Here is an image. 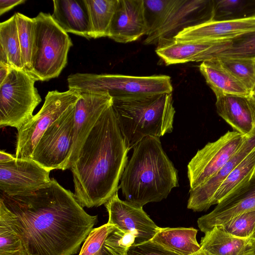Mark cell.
Listing matches in <instances>:
<instances>
[{
  "mask_svg": "<svg viewBox=\"0 0 255 255\" xmlns=\"http://www.w3.org/2000/svg\"><path fill=\"white\" fill-rule=\"evenodd\" d=\"M0 205L19 234L27 255H74L97 221L88 214L74 193L54 179L29 194L0 192Z\"/></svg>",
  "mask_w": 255,
  "mask_h": 255,
  "instance_id": "1",
  "label": "cell"
},
{
  "mask_svg": "<svg viewBox=\"0 0 255 255\" xmlns=\"http://www.w3.org/2000/svg\"><path fill=\"white\" fill-rule=\"evenodd\" d=\"M129 150L112 105L97 122L70 168L74 195L83 207L105 204L118 192Z\"/></svg>",
  "mask_w": 255,
  "mask_h": 255,
  "instance_id": "2",
  "label": "cell"
},
{
  "mask_svg": "<svg viewBox=\"0 0 255 255\" xmlns=\"http://www.w3.org/2000/svg\"><path fill=\"white\" fill-rule=\"evenodd\" d=\"M126 201L142 207L167 198L178 186L177 170L164 151L160 138L144 137L133 147L121 178Z\"/></svg>",
  "mask_w": 255,
  "mask_h": 255,
  "instance_id": "3",
  "label": "cell"
},
{
  "mask_svg": "<svg viewBox=\"0 0 255 255\" xmlns=\"http://www.w3.org/2000/svg\"><path fill=\"white\" fill-rule=\"evenodd\" d=\"M172 93L113 98L119 126L130 150L148 135L160 137L173 129Z\"/></svg>",
  "mask_w": 255,
  "mask_h": 255,
  "instance_id": "4",
  "label": "cell"
},
{
  "mask_svg": "<svg viewBox=\"0 0 255 255\" xmlns=\"http://www.w3.org/2000/svg\"><path fill=\"white\" fill-rule=\"evenodd\" d=\"M69 89L81 92L108 93L112 98L172 93L167 75L134 76L120 74L77 73L67 78Z\"/></svg>",
  "mask_w": 255,
  "mask_h": 255,
  "instance_id": "5",
  "label": "cell"
},
{
  "mask_svg": "<svg viewBox=\"0 0 255 255\" xmlns=\"http://www.w3.org/2000/svg\"><path fill=\"white\" fill-rule=\"evenodd\" d=\"M33 18L35 37L32 75L37 81H48L58 77L67 65L72 42L49 13L40 12Z\"/></svg>",
  "mask_w": 255,
  "mask_h": 255,
  "instance_id": "6",
  "label": "cell"
},
{
  "mask_svg": "<svg viewBox=\"0 0 255 255\" xmlns=\"http://www.w3.org/2000/svg\"><path fill=\"white\" fill-rule=\"evenodd\" d=\"M37 80L23 70L11 68L0 84V128L11 127L17 130L33 116L41 98L34 86Z\"/></svg>",
  "mask_w": 255,
  "mask_h": 255,
  "instance_id": "7",
  "label": "cell"
},
{
  "mask_svg": "<svg viewBox=\"0 0 255 255\" xmlns=\"http://www.w3.org/2000/svg\"><path fill=\"white\" fill-rule=\"evenodd\" d=\"M80 97V92L75 90L49 91L40 111L18 130L14 156L31 159L44 132L70 106L76 104Z\"/></svg>",
  "mask_w": 255,
  "mask_h": 255,
  "instance_id": "8",
  "label": "cell"
},
{
  "mask_svg": "<svg viewBox=\"0 0 255 255\" xmlns=\"http://www.w3.org/2000/svg\"><path fill=\"white\" fill-rule=\"evenodd\" d=\"M75 105L48 127L34 148L31 159L48 171L68 169L73 146Z\"/></svg>",
  "mask_w": 255,
  "mask_h": 255,
  "instance_id": "9",
  "label": "cell"
},
{
  "mask_svg": "<svg viewBox=\"0 0 255 255\" xmlns=\"http://www.w3.org/2000/svg\"><path fill=\"white\" fill-rule=\"evenodd\" d=\"M249 136L235 130L228 131L198 150L187 166L190 189L199 186L215 175L237 153Z\"/></svg>",
  "mask_w": 255,
  "mask_h": 255,
  "instance_id": "10",
  "label": "cell"
},
{
  "mask_svg": "<svg viewBox=\"0 0 255 255\" xmlns=\"http://www.w3.org/2000/svg\"><path fill=\"white\" fill-rule=\"evenodd\" d=\"M50 171L32 159L0 163V190L8 196L29 194L48 186Z\"/></svg>",
  "mask_w": 255,
  "mask_h": 255,
  "instance_id": "11",
  "label": "cell"
},
{
  "mask_svg": "<svg viewBox=\"0 0 255 255\" xmlns=\"http://www.w3.org/2000/svg\"><path fill=\"white\" fill-rule=\"evenodd\" d=\"M104 205L109 214L108 223L133 234L135 244L151 240L159 229L142 207L121 200L118 192Z\"/></svg>",
  "mask_w": 255,
  "mask_h": 255,
  "instance_id": "12",
  "label": "cell"
},
{
  "mask_svg": "<svg viewBox=\"0 0 255 255\" xmlns=\"http://www.w3.org/2000/svg\"><path fill=\"white\" fill-rule=\"evenodd\" d=\"M80 97L75 106L73 146L68 169L76 160L89 133L104 112L113 104L108 93L79 91Z\"/></svg>",
  "mask_w": 255,
  "mask_h": 255,
  "instance_id": "13",
  "label": "cell"
},
{
  "mask_svg": "<svg viewBox=\"0 0 255 255\" xmlns=\"http://www.w3.org/2000/svg\"><path fill=\"white\" fill-rule=\"evenodd\" d=\"M253 209H255V170L248 181L221 200L211 212L200 217L198 226L205 233Z\"/></svg>",
  "mask_w": 255,
  "mask_h": 255,
  "instance_id": "14",
  "label": "cell"
},
{
  "mask_svg": "<svg viewBox=\"0 0 255 255\" xmlns=\"http://www.w3.org/2000/svg\"><path fill=\"white\" fill-rule=\"evenodd\" d=\"M255 31V16L226 20H209L184 28L171 39L176 41L232 40Z\"/></svg>",
  "mask_w": 255,
  "mask_h": 255,
  "instance_id": "15",
  "label": "cell"
},
{
  "mask_svg": "<svg viewBox=\"0 0 255 255\" xmlns=\"http://www.w3.org/2000/svg\"><path fill=\"white\" fill-rule=\"evenodd\" d=\"M147 32L143 0H118L108 37L126 43L147 35Z\"/></svg>",
  "mask_w": 255,
  "mask_h": 255,
  "instance_id": "16",
  "label": "cell"
},
{
  "mask_svg": "<svg viewBox=\"0 0 255 255\" xmlns=\"http://www.w3.org/2000/svg\"><path fill=\"white\" fill-rule=\"evenodd\" d=\"M213 0H176V2L162 25L153 34L147 36L145 44H154L170 40L172 35L176 34L177 29L182 30L185 24L200 20L202 22L208 21L206 13H212ZM178 32V31H177Z\"/></svg>",
  "mask_w": 255,
  "mask_h": 255,
  "instance_id": "17",
  "label": "cell"
},
{
  "mask_svg": "<svg viewBox=\"0 0 255 255\" xmlns=\"http://www.w3.org/2000/svg\"><path fill=\"white\" fill-rule=\"evenodd\" d=\"M255 147V132L248 137L237 153L215 175L199 186L190 189L187 208L195 212L207 210L222 182Z\"/></svg>",
  "mask_w": 255,
  "mask_h": 255,
  "instance_id": "18",
  "label": "cell"
},
{
  "mask_svg": "<svg viewBox=\"0 0 255 255\" xmlns=\"http://www.w3.org/2000/svg\"><path fill=\"white\" fill-rule=\"evenodd\" d=\"M225 41L168 40L159 43L157 55L167 65L210 59Z\"/></svg>",
  "mask_w": 255,
  "mask_h": 255,
  "instance_id": "19",
  "label": "cell"
},
{
  "mask_svg": "<svg viewBox=\"0 0 255 255\" xmlns=\"http://www.w3.org/2000/svg\"><path fill=\"white\" fill-rule=\"evenodd\" d=\"M216 111L235 131L250 136L255 132V110L249 97L226 95L216 97Z\"/></svg>",
  "mask_w": 255,
  "mask_h": 255,
  "instance_id": "20",
  "label": "cell"
},
{
  "mask_svg": "<svg viewBox=\"0 0 255 255\" xmlns=\"http://www.w3.org/2000/svg\"><path fill=\"white\" fill-rule=\"evenodd\" d=\"M54 20L66 32L93 38L88 6L86 0H53Z\"/></svg>",
  "mask_w": 255,
  "mask_h": 255,
  "instance_id": "21",
  "label": "cell"
},
{
  "mask_svg": "<svg viewBox=\"0 0 255 255\" xmlns=\"http://www.w3.org/2000/svg\"><path fill=\"white\" fill-rule=\"evenodd\" d=\"M201 249L213 255H255V236L242 238L227 232L217 226L205 233Z\"/></svg>",
  "mask_w": 255,
  "mask_h": 255,
  "instance_id": "22",
  "label": "cell"
},
{
  "mask_svg": "<svg viewBox=\"0 0 255 255\" xmlns=\"http://www.w3.org/2000/svg\"><path fill=\"white\" fill-rule=\"evenodd\" d=\"M200 72L207 85L216 97L226 95H235L249 97L251 92L216 59H211L201 62Z\"/></svg>",
  "mask_w": 255,
  "mask_h": 255,
  "instance_id": "23",
  "label": "cell"
},
{
  "mask_svg": "<svg viewBox=\"0 0 255 255\" xmlns=\"http://www.w3.org/2000/svg\"><path fill=\"white\" fill-rule=\"evenodd\" d=\"M193 228H159L151 240L180 255H191L201 249Z\"/></svg>",
  "mask_w": 255,
  "mask_h": 255,
  "instance_id": "24",
  "label": "cell"
},
{
  "mask_svg": "<svg viewBox=\"0 0 255 255\" xmlns=\"http://www.w3.org/2000/svg\"><path fill=\"white\" fill-rule=\"evenodd\" d=\"M0 63L23 70L14 14L0 23Z\"/></svg>",
  "mask_w": 255,
  "mask_h": 255,
  "instance_id": "25",
  "label": "cell"
},
{
  "mask_svg": "<svg viewBox=\"0 0 255 255\" xmlns=\"http://www.w3.org/2000/svg\"><path fill=\"white\" fill-rule=\"evenodd\" d=\"M255 170V147L232 170L214 194L211 206L217 205L224 198L248 181Z\"/></svg>",
  "mask_w": 255,
  "mask_h": 255,
  "instance_id": "26",
  "label": "cell"
},
{
  "mask_svg": "<svg viewBox=\"0 0 255 255\" xmlns=\"http://www.w3.org/2000/svg\"><path fill=\"white\" fill-rule=\"evenodd\" d=\"M92 28L93 38L108 37L118 0H86Z\"/></svg>",
  "mask_w": 255,
  "mask_h": 255,
  "instance_id": "27",
  "label": "cell"
},
{
  "mask_svg": "<svg viewBox=\"0 0 255 255\" xmlns=\"http://www.w3.org/2000/svg\"><path fill=\"white\" fill-rule=\"evenodd\" d=\"M255 16V0H213L211 20H233Z\"/></svg>",
  "mask_w": 255,
  "mask_h": 255,
  "instance_id": "28",
  "label": "cell"
},
{
  "mask_svg": "<svg viewBox=\"0 0 255 255\" xmlns=\"http://www.w3.org/2000/svg\"><path fill=\"white\" fill-rule=\"evenodd\" d=\"M0 255H27L22 240L4 207L0 205Z\"/></svg>",
  "mask_w": 255,
  "mask_h": 255,
  "instance_id": "29",
  "label": "cell"
},
{
  "mask_svg": "<svg viewBox=\"0 0 255 255\" xmlns=\"http://www.w3.org/2000/svg\"><path fill=\"white\" fill-rule=\"evenodd\" d=\"M14 14L16 18L23 70L32 75V56L35 37L34 18L28 17L19 12H16Z\"/></svg>",
  "mask_w": 255,
  "mask_h": 255,
  "instance_id": "30",
  "label": "cell"
},
{
  "mask_svg": "<svg viewBox=\"0 0 255 255\" xmlns=\"http://www.w3.org/2000/svg\"><path fill=\"white\" fill-rule=\"evenodd\" d=\"M221 65L239 80L252 93L255 87L254 59L216 57ZM213 59V58H212Z\"/></svg>",
  "mask_w": 255,
  "mask_h": 255,
  "instance_id": "31",
  "label": "cell"
},
{
  "mask_svg": "<svg viewBox=\"0 0 255 255\" xmlns=\"http://www.w3.org/2000/svg\"><path fill=\"white\" fill-rule=\"evenodd\" d=\"M222 57L255 59V31L230 41L211 59Z\"/></svg>",
  "mask_w": 255,
  "mask_h": 255,
  "instance_id": "32",
  "label": "cell"
},
{
  "mask_svg": "<svg viewBox=\"0 0 255 255\" xmlns=\"http://www.w3.org/2000/svg\"><path fill=\"white\" fill-rule=\"evenodd\" d=\"M149 36L162 25L174 6L176 0H143Z\"/></svg>",
  "mask_w": 255,
  "mask_h": 255,
  "instance_id": "33",
  "label": "cell"
},
{
  "mask_svg": "<svg viewBox=\"0 0 255 255\" xmlns=\"http://www.w3.org/2000/svg\"><path fill=\"white\" fill-rule=\"evenodd\" d=\"M227 232L235 236L247 238L255 234V209L245 212L223 225Z\"/></svg>",
  "mask_w": 255,
  "mask_h": 255,
  "instance_id": "34",
  "label": "cell"
},
{
  "mask_svg": "<svg viewBox=\"0 0 255 255\" xmlns=\"http://www.w3.org/2000/svg\"><path fill=\"white\" fill-rule=\"evenodd\" d=\"M135 237L131 233L117 228L109 234L103 246L111 255H127L129 248L135 244Z\"/></svg>",
  "mask_w": 255,
  "mask_h": 255,
  "instance_id": "35",
  "label": "cell"
},
{
  "mask_svg": "<svg viewBox=\"0 0 255 255\" xmlns=\"http://www.w3.org/2000/svg\"><path fill=\"white\" fill-rule=\"evenodd\" d=\"M115 227L107 223L93 229L85 239L79 255H95L101 249L107 237Z\"/></svg>",
  "mask_w": 255,
  "mask_h": 255,
  "instance_id": "36",
  "label": "cell"
},
{
  "mask_svg": "<svg viewBox=\"0 0 255 255\" xmlns=\"http://www.w3.org/2000/svg\"><path fill=\"white\" fill-rule=\"evenodd\" d=\"M127 255H180L151 240L134 244L128 250Z\"/></svg>",
  "mask_w": 255,
  "mask_h": 255,
  "instance_id": "37",
  "label": "cell"
},
{
  "mask_svg": "<svg viewBox=\"0 0 255 255\" xmlns=\"http://www.w3.org/2000/svg\"><path fill=\"white\" fill-rule=\"evenodd\" d=\"M25 0H0V15L9 10L14 6L23 3Z\"/></svg>",
  "mask_w": 255,
  "mask_h": 255,
  "instance_id": "38",
  "label": "cell"
},
{
  "mask_svg": "<svg viewBox=\"0 0 255 255\" xmlns=\"http://www.w3.org/2000/svg\"><path fill=\"white\" fill-rule=\"evenodd\" d=\"M11 67L0 63V84L3 83L10 73Z\"/></svg>",
  "mask_w": 255,
  "mask_h": 255,
  "instance_id": "39",
  "label": "cell"
},
{
  "mask_svg": "<svg viewBox=\"0 0 255 255\" xmlns=\"http://www.w3.org/2000/svg\"><path fill=\"white\" fill-rule=\"evenodd\" d=\"M15 158L13 155L6 153L3 150L0 151V163H6Z\"/></svg>",
  "mask_w": 255,
  "mask_h": 255,
  "instance_id": "40",
  "label": "cell"
},
{
  "mask_svg": "<svg viewBox=\"0 0 255 255\" xmlns=\"http://www.w3.org/2000/svg\"><path fill=\"white\" fill-rule=\"evenodd\" d=\"M191 255H213L208 252L202 249H200L199 251L197 252L194 253V254Z\"/></svg>",
  "mask_w": 255,
  "mask_h": 255,
  "instance_id": "41",
  "label": "cell"
},
{
  "mask_svg": "<svg viewBox=\"0 0 255 255\" xmlns=\"http://www.w3.org/2000/svg\"><path fill=\"white\" fill-rule=\"evenodd\" d=\"M95 255H111L103 246H102L101 249Z\"/></svg>",
  "mask_w": 255,
  "mask_h": 255,
  "instance_id": "42",
  "label": "cell"
},
{
  "mask_svg": "<svg viewBox=\"0 0 255 255\" xmlns=\"http://www.w3.org/2000/svg\"><path fill=\"white\" fill-rule=\"evenodd\" d=\"M249 99L255 110V90L253 91L249 96Z\"/></svg>",
  "mask_w": 255,
  "mask_h": 255,
  "instance_id": "43",
  "label": "cell"
},
{
  "mask_svg": "<svg viewBox=\"0 0 255 255\" xmlns=\"http://www.w3.org/2000/svg\"><path fill=\"white\" fill-rule=\"evenodd\" d=\"M254 60H255V58L254 59ZM255 88H254V91H255Z\"/></svg>",
  "mask_w": 255,
  "mask_h": 255,
  "instance_id": "44",
  "label": "cell"
},
{
  "mask_svg": "<svg viewBox=\"0 0 255 255\" xmlns=\"http://www.w3.org/2000/svg\"></svg>",
  "mask_w": 255,
  "mask_h": 255,
  "instance_id": "45",
  "label": "cell"
}]
</instances>
